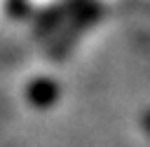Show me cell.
Listing matches in <instances>:
<instances>
[{
	"label": "cell",
	"mask_w": 150,
	"mask_h": 147,
	"mask_svg": "<svg viewBox=\"0 0 150 147\" xmlns=\"http://www.w3.org/2000/svg\"><path fill=\"white\" fill-rule=\"evenodd\" d=\"M145 128H148V133H150V114H148V119H145Z\"/></svg>",
	"instance_id": "1"
}]
</instances>
